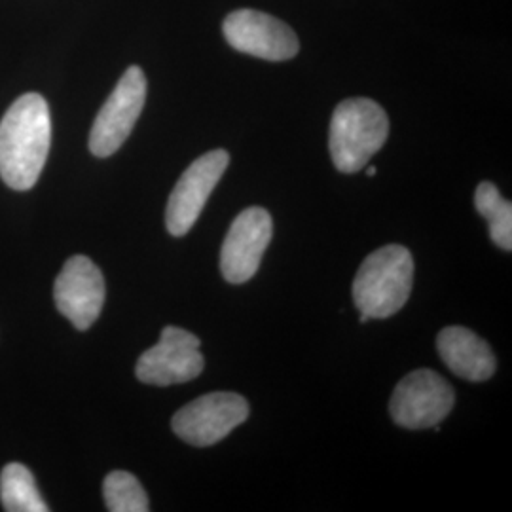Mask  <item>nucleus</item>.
I'll list each match as a JSON object with an SVG mask.
<instances>
[{"label": "nucleus", "instance_id": "f257e3e1", "mask_svg": "<svg viewBox=\"0 0 512 512\" xmlns=\"http://www.w3.org/2000/svg\"><path fill=\"white\" fill-rule=\"evenodd\" d=\"M52 118L38 93L21 95L0 122V177L14 190H31L48 160Z\"/></svg>", "mask_w": 512, "mask_h": 512}, {"label": "nucleus", "instance_id": "f03ea898", "mask_svg": "<svg viewBox=\"0 0 512 512\" xmlns=\"http://www.w3.org/2000/svg\"><path fill=\"white\" fill-rule=\"evenodd\" d=\"M414 285V258L403 245H385L365 258L351 293L368 319L395 315L408 302Z\"/></svg>", "mask_w": 512, "mask_h": 512}, {"label": "nucleus", "instance_id": "7ed1b4c3", "mask_svg": "<svg viewBox=\"0 0 512 512\" xmlns=\"http://www.w3.org/2000/svg\"><path fill=\"white\" fill-rule=\"evenodd\" d=\"M389 120L372 99L342 101L330 120L329 147L332 162L342 173H357L368 165L387 141Z\"/></svg>", "mask_w": 512, "mask_h": 512}, {"label": "nucleus", "instance_id": "20e7f679", "mask_svg": "<svg viewBox=\"0 0 512 512\" xmlns=\"http://www.w3.org/2000/svg\"><path fill=\"white\" fill-rule=\"evenodd\" d=\"M147 101V76L141 67H129L118 80L114 92L99 110L92 133L90 150L97 158H109L128 141Z\"/></svg>", "mask_w": 512, "mask_h": 512}, {"label": "nucleus", "instance_id": "39448f33", "mask_svg": "<svg viewBox=\"0 0 512 512\" xmlns=\"http://www.w3.org/2000/svg\"><path fill=\"white\" fill-rule=\"evenodd\" d=\"M456 393L440 374L429 368L403 378L389 403L391 418L404 429H429L440 425L452 412Z\"/></svg>", "mask_w": 512, "mask_h": 512}, {"label": "nucleus", "instance_id": "423d86ee", "mask_svg": "<svg viewBox=\"0 0 512 512\" xmlns=\"http://www.w3.org/2000/svg\"><path fill=\"white\" fill-rule=\"evenodd\" d=\"M249 418V404L238 395L217 391L183 406L171 420V429L186 444L207 448L226 439Z\"/></svg>", "mask_w": 512, "mask_h": 512}, {"label": "nucleus", "instance_id": "0eeeda50", "mask_svg": "<svg viewBox=\"0 0 512 512\" xmlns=\"http://www.w3.org/2000/svg\"><path fill=\"white\" fill-rule=\"evenodd\" d=\"M228 164L230 156L226 150H211L184 171L165 211V226L171 236L183 238L192 230Z\"/></svg>", "mask_w": 512, "mask_h": 512}, {"label": "nucleus", "instance_id": "6e6552de", "mask_svg": "<svg viewBox=\"0 0 512 512\" xmlns=\"http://www.w3.org/2000/svg\"><path fill=\"white\" fill-rule=\"evenodd\" d=\"M200 346L202 342L196 334L179 327H165L160 342L139 357L135 374L143 384L160 387L192 382L205 366Z\"/></svg>", "mask_w": 512, "mask_h": 512}, {"label": "nucleus", "instance_id": "1a4fd4ad", "mask_svg": "<svg viewBox=\"0 0 512 512\" xmlns=\"http://www.w3.org/2000/svg\"><path fill=\"white\" fill-rule=\"evenodd\" d=\"M274 236V222L266 209L249 207L232 222L220 251V272L228 283H245L255 277L262 256Z\"/></svg>", "mask_w": 512, "mask_h": 512}, {"label": "nucleus", "instance_id": "9d476101", "mask_svg": "<svg viewBox=\"0 0 512 512\" xmlns=\"http://www.w3.org/2000/svg\"><path fill=\"white\" fill-rule=\"evenodd\" d=\"M105 296V277L88 256H71L55 279V306L74 329L92 327L105 306Z\"/></svg>", "mask_w": 512, "mask_h": 512}, {"label": "nucleus", "instance_id": "9b49d317", "mask_svg": "<svg viewBox=\"0 0 512 512\" xmlns=\"http://www.w3.org/2000/svg\"><path fill=\"white\" fill-rule=\"evenodd\" d=\"M222 31L234 50L266 61H287L300 50L298 37L287 23L256 10L228 14Z\"/></svg>", "mask_w": 512, "mask_h": 512}, {"label": "nucleus", "instance_id": "f8f14e48", "mask_svg": "<svg viewBox=\"0 0 512 512\" xmlns=\"http://www.w3.org/2000/svg\"><path fill=\"white\" fill-rule=\"evenodd\" d=\"M440 359L456 376L469 382H486L494 376L495 355L490 344L473 330L446 327L437 338Z\"/></svg>", "mask_w": 512, "mask_h": 512}, {"label": "nucleus", "instance_id": "ddd939ff", "mask_svg": "<svg viewBox=\"0 0 512 512\" xmlns=\"http://www.w3.org/2000/svg\"><path fill=\"white\" fill-rule=\"evenodd\" d=\"M0 501L8 512H48L33 473L23 463H8L0 473Z\"/></svg>", "mask_w": 512, "mask_h": 512}, {"label": "nucleus", "instance_id": "4468645a", "mask_svg": "<svg viewBox=\"0 0 512 512\" xmlns=\"http://www.w3.org/2000/svg\"><path fill=\"white\" fill-rule=\"evenodd\" d=\"M476 211L488 220L490 238L503 251H512V205L503 200L497 186L480 183L475 194Z\"/></svg>", "mask_w": 512, "mask_h": 512}, {"label": "nucleus", "instance_id": "2eb2a0df", "mask_svg": "<svg viewBox=\"0 0 512 512\" xmlns=\"http://www.w3.org/2000/svg\"><path fill=\"white\" fill-rule=\"evenodd\" d=\"M103 497L110 512L150 511L145 488L128 471H112L107 475L103 482Z\"/></svg>", "mask_w": 512, "mask_h": 512}, {"label": "nucleus", "instance_id": "dca6fc26", "mask_svg": "<svg viewBox=\"0 0 512 512\" xmlns=\"http://www.w3.org/2000/svg\"><path fill=\"white\" fill-rule=\"evenodd\" d=\"M376 171H378V169H376L374 165H370V167L366 169V175H368V177H376Z\"/></svg>", "mask_w": 512, "mask_h": 512}]
</instances>
